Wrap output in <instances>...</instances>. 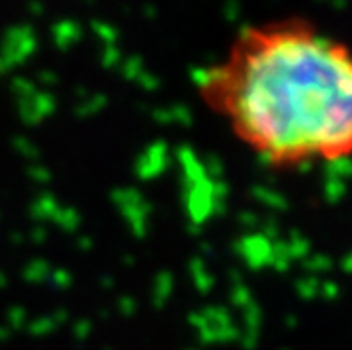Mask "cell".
Listing matches in <instances>:
<instances>
[{
  "mask_svg": "<svg viewBox=\"0 0 352 350\" xmlns=\"http://www.w3.org/2000/svg\"><path fill=\"white\" fill-rule=\"evenodd\" d=\"M195 85L205 110L270 169L352 161V45L308 17L243 25Z\"/></svg>",
  "mask_w": 352,
  "mask_h": 350,
  "instance_id": "6da1fadb",
  "label": "cell"
}]
</instances>
